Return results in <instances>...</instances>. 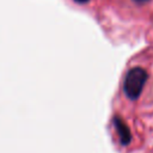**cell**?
<instances>
[{
    "mask_svg": "<svg viewBox=\"0 0 153 153\" xmlns=\"http://www.w3.org/2000/svg\"><path fill=\"white\" fill-rule=\"evenodd\" d=\"M146 80H147V72L143 68L140 67L131 68L127 73L123 84V90L126 96L131 100L137 99L139 96L141 94Z\"/></svg>",
    "mask_w": 153,
    "mask_h": 153,
    "instance_id": "obj_1",
    "label": "cell"
},
{
    "mask_svg": "<svg viewBox=\"0 0 153 153\" xmlns=\"http://www.w3.org/2000/svg\"><path fill=\"white\" fill-rule=\"evenodd\" d=\"M114 124L116 127V130L120 135V141L122 145H128L131 140V134H130V130L128 128V126L123 122V120L118 116H115L114 117Z\"/></svg>",
    "mask_w": 153,
    "mask_h": 153,
    "instance_id": "obj_2",
    "label": "cell"
},
{
    "mask_svg": "<svg viewBox=\"0 0 153 153\" xmlns=\"http://www.w3.org/2000/svg\"><path fill=\"white\" fill-rule=\"evenodd\" d=\"M133 1H134V2H136V4H139V5H140V4H145V2H147V1H148V0H133Z\"/></svg>",
    "mask_w": 153,
    "mask_h": 153,
    "instance_id": "obj_3",
    "label": "cell"
},
{
    "mask_svg": "<svg viewBox=\"0 0 153 153\" xmlns=\"http://www.w3.org/2000/svg\"><path fill=\"white\" fill-rule=\"evenodd\" d=\"M75 2H78V4H86V2H88V0H74Z\"/></svg>",
    "mask_w": 153,
    "mask_h": 153,
    "instance_id": "obj_4",
    "label": "cell"
}]
</instances>
